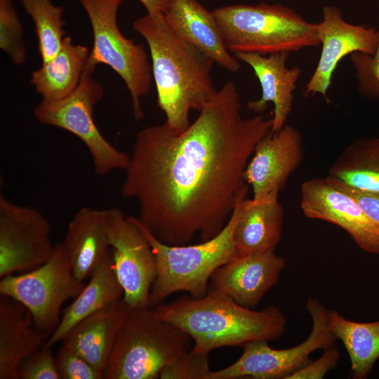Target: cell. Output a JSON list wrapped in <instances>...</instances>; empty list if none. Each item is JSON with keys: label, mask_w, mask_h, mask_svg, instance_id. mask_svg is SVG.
Listing matches in <instances>:
<instances>
[{"label": "cell", "mask_w": 379, "mask_h": 379, "mask_svg": "<svg viewBox=\"0 0 379 379\" xmlns=\"http://www.w3.org/2000/svg\"><path fill=\"white\" fill-rule=\"evenodd\" d=\"M84 286V281L74 275L68 256L59 243L44 264L21 274L1 278L0 294L22 304L37 327L50 336L59 324L62 304L75 298Z\"/></svg>", "instance_id": "obj_9"}, {"label": "cell", "mask_w": 379, "mask_h": 379, "mask_svg": "<svg viewBox=\"0 0 379 379\" xmlns=\"http://www.w3.org/2000/svg\"><path fill=\"white\" fill-rule=\"evenodd\" d=\"M78 1L88 17L93 33L86 69L93 73L98 64L110 67L129 91L135 119L141 120L144 114L140 98L151 89L152 65L145 47L127 39L119 28L117 12L124 0Z\"/></svg>", "instance_id": "obj_7"}, {"label": "cell", "mask_w": 379, "mask_h": 379, "mask_svg": "<svg viewBox=\"0 0 379 379\" xmlns=\"http://www.w3.org/2000/svg\"><path fill=\"white\" fill-rule=\"evenodd\" d=\"M122 295L124 290L115 272L110 248L90 277L87 285L65 309L58 326L43 346L51 348L58 342L64 340L80 321L121 299Z\"/></svg>", "instance_id": "obj_23"}, {"label": "cell", "mask_w": 379, "mask_h": 379, "mask_svg": "<svg viewBox=\"0 0 379 379\" xmlns=\"http://www.w3.org/2000/svg\"><path fill=\"white\" fill-rule=\"evenodd\" d=\"M239 204L218 234L194 245L164 244L137 218L131 216L145 236L156 259L157 276L149 293L150 307L180 291L187 292L192 298L203 297L208 290V281L214 272L239 256L234 241Z\"/></svg>", "instance_id": "obj_5"}, {"label": "cell", "mask_w": 379, "mask_h": 379, "mask_svg": "<svg viewBox=\"0 0 379 379\" xmlns=\"http://www.w3.org/2000/svg\"><path fill=\"white\" fill-rule=\"evenodd\" d=\"M290 53L278 52L269 55L240 53L235 57L253 70L262 89L261 97L248 102V108L257 114L263 112L268 102L274 105L272 131H278L286 124L292 111L296 83L302 69L295 66L286 67Z\"/></svg>", "instance_id": "obj_17"}, {"label": "cell", "mask_w": 379, "mask_h": 379, "mask_svg": "<svg viewBox=\"0 0 379 379\" xmlns=\"http://www.w3.org/2000/svg\"><path fill=\"white\" fill-rule=\"evenodd\" d=\"M305 307L312 319V330L305 340L286 349H274L267 340L245 344L241 357L230 366L212 371L211 379H286L312 360L317 350L334 345L336 338L328 324V310L317 299L309 297Z\"/></svg>", "instance_id": "obj_10"}, {"label": "cell", "mask_w": 379, "mask_h": 379, "mask_svg": "<svg viewBox=\"0 0 379 379\" xmlns=\"http://www.w3.org/2000/svg\"><path fill=\"white\" fill-rule=\"evenodd\" d=\"M340 359V352L334 345L324 350L322 355L315 361L296 371L286 379H321L333 368Z\"/></svg>", "instance_id": "obj_33"}, {"label": "cell", "mask_w": 379, "mask_h": 379, "mask_svg": "<svg viewBox=\"0 0 379 379\" xmlns=\"http://www.w3.org/2000/svg\"><path fill=\"white\" fill-rule=\"evenodd\" d=\"M191 338L159 318L149 306L131 307L116 338L106 379H155Z\"/></svg>", "instance_id": "obj_6"}, {"label": "cell", "mask_w": 379, "mask_h": 379, "mask_svg": "<svg viewBox=\"0 0 379 379\" xmlns=\"http://www.w3.org/2000/svg\"><path fill=\"white\" fill-rule=\"evenodd\" d=\"M272 128L261 114L242 116L238 89L227 81L183 131L164 122L137 133L121 194L138 201L137 218L161 242L209 240L246 198L247 164Z\"/></svg>", "instance_id": "obj_1"}, {"label": "cell", "mask_w": 379, "mask_h": 379, "mask_svg": "<svg viewBox=\"0 0 379 379\" xmlns=\"http://www.w3.org/2000/svg\"><path fill=\"white\" fill-rule=\"evenodd\" d=\"M19 376L20 379H60L51 348L42 346L25 359Z\"/></svg>", "instance_id": "obj_32"}, {"label": "cell", "mask_w": 379, "mask_h": 379, "mask_svg": "<svg viewBox=\"0 0 379 379\" xmlns=\"http://www.w3.org/2000/svg\"><path fill=\"white\" fill-rule=\"evenodd\" d=\"M48 337L22 304L0 294V379H20L22 362Z\"/></svg>", "instance_id": "obj_20"}, {"label": "cell", "mask_w": 379, "mask_h": 379, "mask_svg": "<svg viewBox=\"0 0 379 379\" xmlns=\"http://www.w3.org/2000/svg\"><path fill=\"white\" fill-rule=\"evenodd\" d=\"M208 354L185 350L177 354L160 371L161 379H211Z\"/></svg>", "instance_id": "obj_29"}, {"label": "cell", "mask_w": 379, "mask_h": 379, "mask_svg": "<svg viewBox=\"0 0 379 379\" xmlns=\"http://www.w3.org/2000/svg\"><path fill=\"white\" fill-rule=\"evenodd\" d=\"M86 69L77 89L58 100H41L34 109L36 120L77 136L87 147L95 173L107 175L125 170L130 154L112 145L101 133L93 118L95 105L103 98L104 88Z\"/></svg>", "instance_id": "obj_8"}, {"label": "cell", "mask_w": 379, "mask_h": 379, "mask_svg": "<svg viewBox=\"0 0 379 379\" xmlns=\"http://www.w3.org/2000/svg\"><path fill=\"white\" fill-rule=\"evenodd\" d=\"M355 69L358 93L371 101H379V41L374 54L356 51L350 55Z\"/></svg>", "instance_id": "obj_30"}, {"label": "cell", "mask_w": 379, "mask_h": 379, "mask_svg": "<svg viewBox=\"0 0 379 379\" xmlns=\"http://www.w3.org/2000/svg\"><path fill=\"white\" fill-rule=\"evenodd\" d=\"M303 158V138L293 126L285 124L263 137L256 145L244 174L253 190L252 199L278 198Z\"/></svg>", "instance_id": "obj_14"}, {"label": "cell", "mask_w": 379, "mask_h": 379, "mask_svg": "<svg viewBox=\"0 0 379 379\" xmlns=\"http://www.w3.org/2000/svg\"><path fill=\"white\" fill-rule=\"evenodd\" d=\"M110 208H80L69 222L62 246L73 274L84 281L90 277L110 250L108 226Z\"/></svg>", "instance_id": "obj_19"}, {"label": "cell", "mask_w": 379, "mask_h": 379, "mask_svg": "<svg viewBox=\"0 0 379 379\" xmlns=\"http://www.w3.org/2000/svg\"><path fill=\"white\" fill-rule=\"evenodd\" d=\"M328 324L349 355L350 378H367L379 359V320L355 321L345 318L336 310H328Z\"/></svg>", "instance_id": "obj_25"}, {"label": "cell", "mask_w": 379, "mask_h": 379, "mask_svg": "<svg viewBox=\"0 0 379 379\" xmlns=\"http://www.w3.org/2000/svg\"><path fill=\"white\" fill-rule=\"evenodd\" d=\"M89 55L88 47L65 36L58 54L31 74L30 83L41 100H58L71 95L80 83Z\"/></svg>", "instance_id": "obj_24"}, {"label": "cell", "mask_w": 379, "mask_h": 379, "mask_svg": "<svg viewBox=\"0 0 379 379\" xmlns=\"http://www.w3.org/2000/svg\"><path fill=\"white\" fill-rule=\"evenodd\" d=\"M172 30L226 70L238 72L241 65L227 48L212 11L197 0H172L164 13Z\"/></svg>", "instance_id": "obj_18"}, {"label": "cell", "mask_w": 379, "mask_h": 379, "mask_svg": "<svg viewBox=\"0 0 379 379\" xmlns=\"http://www.w3.org/2000/svg\"><path fill=\"white\" fill-rule=\"evenodd\" d=\"M0 48L15 65L27 59L22 26L11 0H0Z\"/></svg>", "instance_id": "obj_28"}, {"label": "cell", "mask_w": 379, "mask_h": 379, "mask_svg": "<svg viewBox=\"0 0 379 379\" xmlns=\"http://www.w3.org/2000/svg\"><path fill=\"white\" fill-rule=\"evenodd\" d=\"M133 28L148 45L157 104L165 123L175 133L190 124V114L200 112L217 92L211 76L215 62L176 34L164 13H146Z\"/></svg>", "instance_id": "obj_2"}, {"label": "cell", "mask_w": 379, "mask_h": 379, "mask_svg": "<svg viewBox=\"0 0 379 379\" xmlns=\"http://www.w3.org/2000/svg\"><path fill=\"white\" fill-rule=\"evenodd\" d=\"M322 13L323 19L317 23L321 53L304 93L305 96L321 94L328 100L327 91L339 62L356 51L374 54L379 41V31L345 21L341 10L336 6H326Z\"/></svg>", "instance_id": "obj_15"}, {"label": "cell", "mask_w": 379, "mask_h": 379, "mask_svg": "<svg viewBox=\"0 0 379 379\" xmlns=\"http://www.w3.org/2000/svg\"><path fill=\"white\" fill-rule=\"evenodd\" d=\"M331 179L341 190L352 197L370 218L379 224V192L361 190Z\"/></svg>", "instance_id": "obj_34"}, {"label": "cell", "mask_w": 379, "mask_h": 379, "mask_svg": "<svg viewBox=\"0 0 379 379\" xmlns=\"http://www.w3.org/2000/svg\"><path fill=\"white\" fill-rule=\"evenodd\" d=\"M108 236L123 299L131 307H150L157 262L145 236L132 217L117 208H110Z\"/></svg>", "instance_id": "obj_12"}, {"label": "cell", "mask_w": 379, "mask_h": 379, "mask_svg": "<svg viewBox=\"0 0 379 379\" xmlns=\"http://www.w3.org/2000/svg\"><path fill=\"white\" fill-rule=\"evenodd\" d=\"M35 27L42 63L53 58L62 48L65 32L64 9L51 0H20Z\"/></svg>", "instance_id": "obj_27"}, {"label": "cell", "mask_w": 379, "mask_h": 379, "mask_svg": "<svg viewBox=\"0 0 379 379\" xmlns=\"http://www.w3.org/2000/svg\"><path fill=\"white\" fill-rule=\"evenodd\" d=\"M151 15L163 14L169 7L172 0H138Z\"/></svg>", "instance_id": "obj_35"}, {"label": "cell", "mask_w": 379, "mask_h": 379, "mask_svg": "<svg viewBox=\"0 0 379 379\" xmlns=\"http://www.w3.org/2000/svg\"><path fill=\"white\" fill-rule=\"evenodd\" d=\"M153 309L159 318L194 340L192 350L206 354L224 347H242L254 340H275L286 327V317L277 306L254 310L213 286L203 297L182 296Z\"/></svg>", "instance_id": "obj_3"}, {"label": "cell", "mask_w": 379, "mask_h": 379, "mask_svg": "<svg viewBox=\"0 0 379 379\" xmlns=\"http://www.w3.org/2000/svg\"><path fill=\"white\" fill-rule=\"evenodd\" d=\"M51 225L32 207L14 203L0 194V278L29 271L47 262L55 246Z\"/></svg>", "instance_id": "obj_11"}, {"label": "cell", "mask_w": 379, "mask_h": 379, "mask_svg": "<svg viewBox=\"0 0 379 379\" xmlns=\"http://www.w3.org/2000/svg\"><path fill=\"white\" fill-rule=\"evenodd\" d=\"M60 379H102L103 375L79 353L63 343L56 357Z\"/></svg>", "instance_id": "obj_31"}, {"label": "cell", "mask_w": 379, "mask_h": 379, "mask_svg": "<svg viewBox=\"0 0 379 379\" xmlns=\"http://www.w3.org/2000/svg\"><path fill=\"white\" fill-rule=\"evenodd\" d=\"M131 309L121 298L80 321L64 340L104 378L118 333Z\"/></svg>", "instance_id": "obj_21"}, {"label": "cell", "mask_w": 379, "mask_h": 379, "mask_svg": "<svg viewBox=\"0 0 379 379\" xmlns=\"http://www.w3.org/2000/svg\"><path fill=\"white\" fill-rule=\"evenodd\" d=\"M283 222L284 209L278 198L241 201L234 231L239 255L274 252L281 239Z\"/></svg>", "instance_id": "obj_22"}, {"label": "cell", "mask_w": 379, "mask_h": 379, "mask_svg": "<svg viewBox=\"0 0 379 379\" xmlns=\"http://www.w3.org/2000/svg\"><path fill=\"white\" fill-rule=\"evenodd\" d=\"M228 51L269 55L317 46V23L281 4H237L212 11Z\"/></svg>", "instance_id": "obj_4"}, {"label": "cell", "mask_w": 379, "mask_h": 379, "mask_svg": "<svg viewBox=\"0 0 379 379\" xmlns=\"http://www.w3.org/2000/svg\"><path fill=\"white\" fill-rule=\"evenodd\" d=\"M327 176L352 187L379 192V136L359 138L346 146Z\"/></svg>", "instance_id": "obj_26"}, {"label": "cell", "mask_w": 379, "mask_h": 379, "mask_svg": "<svg viewBox=\"0 0 379 379\" xmlns=\"http://www.w3.org/2000/svg\"><path fill=\"white\" fill-rule=\"evenodd\" d=\"M300 207L308 218L340 227L362 251L379 254V224L328 176L302 183Z\"/></svg>", "instance_id": "obj_13"}, {"label": "cell", "mask_w": 379, "mask_h": 379, "mask_svg": "<svg viewBox=\"0 0 379 379\" xmlns=\"http://www.w3.org/2000/svg\"><path fill=\"white\" fill-rule=\"evenodd\" d=\"M286 265L274 252L239 255L218 268L211 281L213 288L252 309L277 284Z\"/></svg>", "instance_id": "obj_16"}]
</instances>
